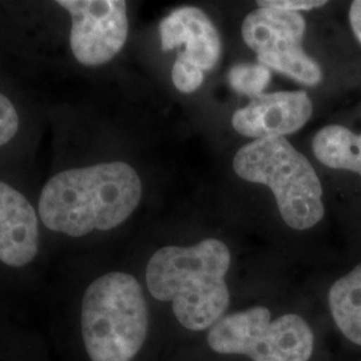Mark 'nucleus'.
<instances>
[{
    "instance_id": "1",
    "label": "nucleus",
    "mask_w": 361,
    "mask_h": 361,
    "mask_svg": "<svg viewBox=\"0 0 361 361\" xmlns=\"http://www.w3.org/2000/svg\"><path fill=\"white\" fill-rule=\"evenodd\" d=\"M141 197V178L125 162L70 169L44 185L39 216L52 232L83 237L123 224L140 205Z\"/></svg>"
},
{
    "instance_id": "2",
    "label": "nucleus",
    "mask_w": 361,
    "mask_h": 361,
    "mask_svg": "<svg viewBox=\"0 0 361 361\" xmlns=\"http://www.w3.org/2000/svg\"><path fill=\"white\" fill-rule=\"evenodd\" d=\"M231 261L229 247L216 238L186 247L165 246L149 259L146 284L154 298L173 302L183 328L201 332L219 322L229 307Z\"/></svg>"
},
{
    "instance_id": "3",
    "label": "nucleus",
    "mask_w": 361,
    "mask_h": 361,
    "mask_svg": "<svg viewBox=\"0 0 361 361\" xmlns=\"http://www.w3.org/2000/svg\"><path fill=\"white\" fill-rule=\"evenodd\" d=\"M82 336L91 361H131L149 331L142 286L129 273L111 271L86 289L82 301Z\"/></svg>"
},
{
    "instance_id": "4",
    "label": "nucleus",
    "mask_w": 361,
    "mask_h": 361,
    "mask_svg": "<svg viewBox=\"0 0 361 361\" xmlns=\"http://www.w3.org/2000/svg\"><path fill=\"white\" fill-rule=\"evenodd\" d=\"M233 169L243 180L271 189L288 226L307 231L324 219L320 178L308 158L284 137L245 145L234 157Z\"/></svg>"
},
{
    "instance_id": "5",
    "label": "nucleus",
    "mask_w": 361,
    "mask_h": 361,
    "mask_svg": "<svg viewBox=\"0 0 361 361\" xmlns=\"http://www.w3.org/2000/svg\"><path fill=\"white\" fill-rule=\"evenodd\" d=\"M207 345L221 355H244L253 361H310L313 331L301 316L271 320L265 307L224 316L207 332Z\"/></svg>"
},
{
    "instance_id": "6",
    "label": "nucleus",
    "mask_w": 361,
    "mask_h": 361,
    "mask_svg": "<svg viewBox=\"0 0 361 361\" xmlns=\"http://www.w3.org/2000/svg\"><path fill=\"white\" fill-rule=\"evenodd\" d=\"M241 31L259 65L305 86H317L323 80L320 65L302 50L305 19L300 13L258 7L244 19Z\"/></svg>"
},
{
    "instance_id": "7",
    "label": "nucleus",
    "mask_w": 361,
    "mask_h": 361,
    "mask_svg": "<svg viewBox=\"0 0 361 361\" xmlns=\"http://www.w3.org/2000/svg\"><path fill=\"white\" fill-rule=\"evenodd\" d=\"M164 51L182 49L173 65L171 79L180 92H193L205 73L213 70L221 56V38L210 18L197 7H180L159 23Z\"/></svg>"
},
{
    "instance_id": "8",
    "label": "nucleus",
    "mask_w": 361,
    "mask_h": 361,
    "mask_svg": "<svg viewBox=\"0 0 361 361\" xmlns=\"http://www.w3.org/2000/svg\"><path fill=\"white\" fill-rule=\"evenodd\" d=\"M71 16L70 46L85 66L110 62L126 43L128 6L123 0H58Z\"/></svg>"
},
{
    "instance_id": "9",
    "label": "nucleus",
    "mask_w": 361,
    "mask_h": 361,
    "mask_svg": "<svg viewBox=\"0 0 361 361\" xmlns=\"http://www.w3.org/2000/svg\"><path fill=\"white\" fill-rule=\"evenodd\" d=\"M312 113L313 104L305 91L262 94L233 114L232 125L249 138H279L301 129Z\"/></svg>"
},
{
    "instance_id": "10",
    "label": "nucleus",
    "mask_w": 361,
    "mask_h": 361,
    "mask_svg": "<svg viewBox=\"0 0 361 361\" xmlns=\"http://www.w3.org/2000/svg\"><path fill=\"white\" fill-rule=\"evenodd\" d=\"M39 250L38 217L26 197L0 182V261L13 268L26 267Z\"/></svg>"
},
{
    "instance_id": "11",
    "label": "nucleus",
    "mask_w": 361,
    "mask_h": 361,
    "mask_svg": "<svg viewBox=\"0 0 361 361\" xmlns=\"http://www.w3.org/2000/svg\"><path fill=\"white\" fill-rule=\"evenodd\" d=\"M328 304L338 331L361 347V264L336 280L329 289Z\"/></svg>"
},
{
    "instance_id": "12",
    "label": "nucleus",
    "mask_w": 361,
    "mask_h": 361,
    "mask_svg": "<svg viewBox=\"0 0 361 361\" xmlns=\"http://www.w3.org/2000/svg\"><path fill=\"white\" fill-rule=\"evenodd\" d=\"M312 149L325 166L361 176V134L341 125H329L314 135Z\"/></svg>"
},
{
    "instance_id": "13",
    "label": "nucleus",
    "mask_w": 361,
    "mask_h": 361,
    "mask_svg": "<svg viewBox=\"0 0 361 361\" xmlns=\"http://www.w3.org/2000/svg\"><path fill=\"white\" fill-rule=\"evenodd\" d=\"M271 70L265 66L241 65L233 66L228 74L232 89L240 94H245L252 98L262 95V91L271 82Z\"/></svg>"
},
{
    "instance_id": "14",
    "label": "nucleus",
    "mask_w": 361,
    "mask_h": 361,
    "mask_svg": "<svg viewBox=\"0 0 361 361\" xmlns=\"http://www.w3.org/2000/svg\"><path fill=\"white\" fill-rule=\"evenodd\" d=\"M19 129V116L13 102L0 94V147L10 142Z\"/></svg>"
},
{
    "instance_id": "15",
    "label": "nucleus",
    "mask_w": 361,
    "mask_h": 361,
    "mask_svg": "<svg viewBox=\"0 0 361 361\" xmlns=\"http://www.w3.org/2000/svg\"><path fill=\"white\" fill-rule=\"evenodd\" d=\"M258 7H271L277 10H284L290 13H298L301 10H312L319 8L326 4L323 0H267V1H258Z\"/></svg>"
},
{
    "instance_id": "16",
    "label": "nucleus",
    "mask_w": 361,
    "mask_h": 361,
    "mask_svg": "<svg viewBox=\"0 0 361 361\" xmlns=\"http://www.w3.org/2000/svg\"><path fill=\"white\" fill-rule=\"evenodd\" d=\"M349 23L356 39L361 44V0H356L349 8Z\"/></svg>"
}]
</instances>
